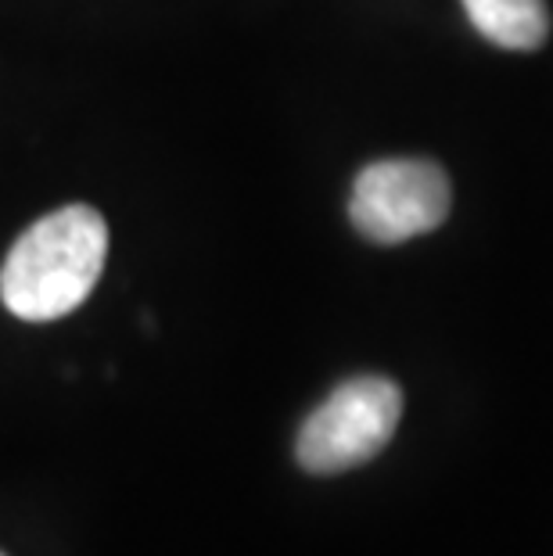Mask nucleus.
I'll use <instances>...</instances> for the list:
<instances>
[{
    "mask_svg": "<svg viewBox=\"0 0 553 556\" xmlns=\"http://www.w3.org/2000/svg\"><path fill=\"white\" fill-rule=\"evenodd\" d=\"M464 8L481 37L507 51H536L550 33L543 0H464Z\"/></svg>",
    "mask_w": 553,
    "mask_h": 556,
    "instance_id": "20e7f679",
    "label": "nucleus"
},
{
    "mask_svg": "<svg viewBox=\"0 0 553 556\" xmlns=\"http://www.w3.org/2000/svg\"><path fill=\"white\" fill-rule=\"evenodd\" d=\"M349 216L374 244H399L431 233L450 216V180L425 159L374 162L356 176Z\"/></svg>",
    "mask_w": 553,
    "mask_h": 556,
    "instance_id": "7ed1b4c3",
    "label": "nucleus"
},
{
    "mask_svg": "<svg viewBox=\"0 0 553 556\" xmlns=\"http://www.w3.org/2000/svg\"><path fill=\"white\" fill-rule=\"evenodd\" d=\"M0 556H4V553H0Z\"/></svg>",
    "mask_w": 553,
    "mask_h": 556,
    "instance_id": "39448f33",
    "label": "nucleus"
},
{
    "mask_svg": "<svg viewBox=\"0 0 553 556\" xmlns=\"http://www.w3.org/2000/svg\"><path fill=\"white\" fill-rule=\"evenodd\" d=\"M403 417V392L388 377H352L305 417L296 456L310 475H341L367 464L392 442Z\"/></svg>",
    "mask_w": 553,
    "mask_h": 556,
    "instance_id": "f03ea898",
    "label": "nucleus"
},
{
    "mask_svg": "<svg viewBox=\"0 0 553 556\" xmlns=\"http://www.w3.org/2000/svg\"><path fill=\"white\" fill-rule=\"evenodd\" d=\"M109 227L90 205H65L37 219L15 241L0 269V299L8 313L47 324L79 309L101 280Z\"/></svg>",
    "mask_w": 553,
    "mask_h": 556,
    "instance_id": "f257e3e1",
    "label": "nucleus"
}]
</instances>
